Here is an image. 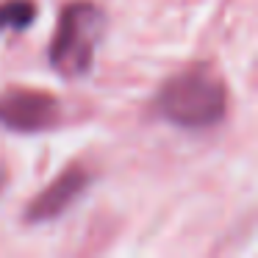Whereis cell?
<instances>
[{"label": "cell", "mask_w": 258, "mask_h": 258, "mask_svg": "<svg viewBox=\"0 0 258 258\" xmlns=\"http://www.w3.org/2000/svg\"><path fill=\"white\" fill-rule=\"evenodd\" d=\"M153 108L169 125L200 131L217 125L225 117L228 95L225 84L208 64H195L164 81L153 100Z\"/></svg>", "instance_id": "1"}, {"label": "cell", "mask_w": 258, "mask_h": 258, "mask_svg": "<svg viewBox=\"0 0 258 258\" xmlns=\"http://www.w3.org/2000/svg\"><path fill=\"white\" fill-rule=\"evenodd\" d=\"M103 28L106 14L95 3L89 0L70 3L61 12L56 36L50 42V67L70 81L84 78L95 64V53L103 42Z\"/></svg>", "instance_id": "2"}, {"label": "cell", "mask_w": 258, "mask_h": 258, "mask_svg": "<svg viewBox=\"0 0 258 258\" xmlns=\"http://www.w3.org/2000/svg\"><path fill=\"white\" fill-rule=\"evenodd\" d=\"M61 103L42 89H9L0 95V125L14 134H39L58 122Z\"/></svg>", "instance_id": "3"}, {"label": "cell", "mask_w": 258, "mask_h": 258, "mask_svg": "<svg viewBox=\"0 0 258 258\" xmlns=\"http://www.w3.org/2000/svg\"><path fill=\"white\" fill-rule=\"evenodd\" d=\"M92 175L84 167H70L42 191L39 197L28 203L25 208V222L31 225H42V222H53V219L64 217L75 203L84 197V191L89 189Z\"/></svg>", "instance_id": "4"}, {"label": "cell", "mask_w": 258, "mask_h": 258, "mask_svg": "<svg viewBox=\"0 0 258 258\" xmlns=\"http://www.w3.org/2000/svg\"><path fill=\"white\" fill-rule=\"evenodd\" d=\"M36 20V6L31 0L0 3V31H25Z\"/></svg>", "instance_id": "5"}]
</instances>
